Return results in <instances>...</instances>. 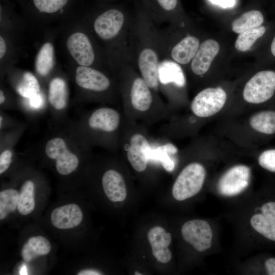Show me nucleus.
<instances>
[{
  "label": "nucleus",
  "instance_id": "1",
  "mask_svg": "<svg viewBox=\"0 0 275 275\" xmlns=\"http://www.w3.org/2000/svg\"><path fill=\"white\" fill-rule=\"evenodd\" d=\"M88 146L74 130L71 124H64L51 130L42 142L40 150L54 162L59 174L67 176L78 168L80 156Z\"/></svg>",
  "mask_w": 275,
  "mask_h": 275
},
{
  "label": "nucleus",
  "instance_id": "2",
  "mask_svg": "<svg viewBox=\"0 0 275 275\" xmlns=\"http://www.w3.org/2000/svg\"><path fill=\"white\" fill-rule=\"evenodd\" d=\"M120 122L121 116L117 110L109 107H101L71 124L76 134L88 146L94 136L115 132Z\"/></svg>",
  "mask_w": 275,
  "mask_h": 275
},
{
  "label": "nucleus",
  "instance_id": "3",
  "mask_svg": "<svg viewBox=\"0 0 275 275\" xmlns=\"http://www.w3.org/2000/svg\"><path fill=\"white\" fill-rule=\"evenodd\" d=\"M242 96L250 103L262 104L275 97V70L264 69L255 74L245 84Z\"/></svg>",
  "mask_w": 275,
  "mask_h": 275
},
{
  "label": "nucleus",
  "instance_id": "4",
  "mask_svg": "<svg viewBox=\"0 0 275 275\" xmlns=\"http://www.w3.org/2000/svg\"><path fill=\"white\" fill-rule=\"evenodd\" d=\"M206 172L204 166L192 162L180 172L172 187V195L178 201H183L197 194L202 188Z\"/></svg>",
  "mask_w": 275,
  "mask_h": 275
},
{
  "label": "nucleus",
  "instance_id": "5",
  "mask_svg": "<svg viewBox=\"0 0 275 275\" xmlns=\"http://www.w3.org/2000/svg\"><path fill=\"white\" fill-rule=\"evenodd\" d=\"M227 98L226 92L220 87L206 88L194 97L190 109L197 117H209L222 109Z\"/></svg>",
  "mask_w": 275,
  "mask_h": 275
},
{
  "label": "nucleus",
  "instance_id": "6",
  "mask_svg": "<svg viewBox=\"0 0 275 275\" xmlns=\"http://www.w3.org/2000/svg\"><path fill=\"white\" fill-rule=\"evenodd\" d=\"M250 178L251 170L249 167L243 164L233 166L219 178L218 191L226 196L237 195L248 186Z\"/></svg>",
  "mask_w": 275,
  "mask_h": 275
},
{
  "label": "nucleus",
  "instance_id": "7",
  "mask_svg": "<svg viewBox=\"0 0 275 275\" xmlns=\"http://www.w3.org/2000/svg\"><path fill=\"white\" fill-rule=\"evenodd\" d=\"M181 234L184 240L199 252H204L211 245L212 231L209 223L202 219H193L183 224Z\"/></svg>",
  "mask_w": 275,
  "mask_h": 275
},
{
  "label": "nucleus",
  "instance_id": "8",
  "mask_svg": "<svg viewBox=\"0 0 275 275\" xmlns=\"http://www.w3.org/2000/svg\"><path fill=\"white\" fill-rule=\"evenodd\" d=\"M47 101L54 119L62 123L68 106V87L63 78L56 77L50 81Z\"/></svg>",
  "mask_w": 275,
  "mask_h": 275
},
{
  "label": "nucleus",
  "instance_id": "9",
  "mask_svg": "<svg viewBox=\"0 0 275 275\" xmlns=\"http://www.w3.org/2000/svg\"><path fill=\"white\" fill-rule=\"evenodd\" d=\"M124 19V14L121 10L108 8L96 17L94 23L95 31L101 39H111L119 33Z\"/></svg>",
  "mask_w": 275,
  "mask_h": 275
},
{
  "label": "nucleus",
  "instance_id": "10",
  "mask_svg": "<svg viewBox=\"0 0 275 275\" xmlns=\"http://www.w3.org/2000/svg\"><path fill=\"white\" fill-rule=\"evenodd\" d=\"M67 48L71 56L79 66H90L95 59V54L88 37L81 32L71 34L66 41Z\"/></svg>",
  "mask_w": 275,
  "mask_h": 275
},
{
  "label": "nucleus",
  "instance_id": "11",
  "mask_svg": "<svg viewBox=\"0 0 275 275\" xmlns=\"http://www.w3.org/2000/svg\"><path fill=\"white\" fill-rule=\"evenodd\" d=\"M75 81L81 89L96 92L107 90L111 85L109 79L105 75L89 66H79L76 68Z\"/></svg>",
  "mask_w": 275,
  "mask_h": 275
},
{
  "label": "nucleus",
  "instance_id": "12",
  "mask_svg": "<svg viewBox=\"0 0 275 275\" xmlns=\"http://www.w3.org/2000/svg\"><path fill=\"white\" fill-rule=\"evenodd\" d=\"M219 49V45L216 41L212 39L204 41L191 61V69L193 72L197 75L206 73L218 53Z\"/></svg>",
  "mask_w": 275,
  "mask_h": 275
},
{
  "label": "nucleus",
  "instance_id": "13",
  "mask_svg": "<svg viewBox=\"0 0 275 275\" xmlns=\"http://www.w3.org/2000/svg\"><path fill=\"white\" fill-rule=\"evenodd\" d=\"M147 236L153 256L162 263L169 262L172 258L168 248L172 241L171 233L161 227L155 226L149 231Z\"/></svg>",
  "mask_w": 275,
  "mask_h": 275
},
{
  "label": "nucleus",
  "instance_id": "14",
  "mask_svg": "<svg viewBox=\"0 0 275 275\" xmlns=\"http://www.w3.org/2000/svg\"><path fill=\"white\" fill-rule=\"evenodd\" d=\"M83 218L82 211L75 204H68L54 209L50 216L52 224L60 229H68L79 225Z\"/></svg>",
  "mask_w": 275,
  "mask_h": 275
},
{
  "label": "nucleus",
  "instance_id": "15",
  "mask_svg": "<svg viewBox=\"0 0 275 275\" xmlns=\"http://www.w3.org/2000/svg\"><path fill=\"white\" fill-rule=\"evenodd\" d=\"M150 146L147 139L142 134H134L130 139L127 156L132 167L138 172H143L147 168L148 159L146 151Z\"/></svg>",
  "mask_w": 275,
  "mask_h": 275
},
{
  "label": "nucleus",
  "instance_id": "16",
  "mask_svg": "<svg viewBox=\"0 0 275 275\" xmlns=\"http://www.w3.org/2000/svg\"><path fill=\"white\" fill-rule=\"evenodd\" d=\"M138 65L143 79L150 88L156 89L158 85V63L156 52L146 48L140 52Z\"/></svg>",
  "mask_w": 275,
  "mask_h": 275
},
{
  "label": "nucleus",
  "instance_id": "17",
  "mask_svg": "<svg viewBox=\"0 0 275 275\" xmlns=\"http://www.w3.org/2000/svg\"><path fill=\"white\" fill-rule=\"evenodd\" d=\"M103 189L107 198L113 202L124 201L127 196V189L123 177L118 171L110 169L102 177Z\"/></svg>",
  "mask_w": 275,
  "mask_h": 275
},
{
  "label": "nucleus",
  "instance_id": "18",
  "mask_svg": "<svg viewBox=\"0 0 275 275\" xmlns=\"http://www.w3.org/2000/svg\"><path fill=\"white\" fill-rule=\"evenodd\" d=\"M18 129H14L10 132L1 134L0 152V174L9 168L14 157V146L22 133Z\"/></svg>",
  "mask_w": 275,
  "mask_h": 275
},
{
  "label": "nucleus",
  "instance_id": "19",
  "mask_svg": "<svg viewBox=\"0 0 275 275\" xmlns=\"http://www.w3.org/2000/svg\"><path fill=\"white\" fill-rule=\"evenodd\" d=\"M200 45L199 40L197 37L186 36L173 47L171 57L178 64H187L192 61Z\"/></svg>",
  "mask_w": 275,
  "mask_h": 275
},
{
  "label": "nucleus",
  "instance_id": "20",
  "mask_svg": "<svg viewBox=\"0 0 275 275\" xmlns=\"http://www.w3.org/2000/svg\"><path fill=\"white\" fill-rule=\"evenodd\" d=\"M149 88L143 78L134 79L131 88L130 100L135 109L145 112L149 109L153 100Z\"/></svg>",
  "mask_w": 275,
  "mask_h": 275
},
{
  "label": "nucleus",
  "instance_id": "21",
  "mask_svg": "<svg viewBox=\"0 0 275 275\" xmlns=\"http://www.w3.org/2000/svg\"><path fill=\"white\" fill-rule=\"evenodd\" d=\"M249 124L259 133L267 136L274 135L275 109H265L254 114L249 119Z\"/></svg>",
  "mask_w": 275,
  "mask_h": 275
},
{
  "label": "nucleus",
  "instance_id": "22",
  "mask_svg": "<svg viewBox=\"0 0 275 275\" xmlns=\"http://www.w3.org/2000/svg\"><path fill=\"white\" fill-rule=\"evenodd\" d=\"M158 79L162 84L174 83L179 87L185 85V77L180 66L172 61L166 60L158 65Z\"/></svg>",
  "mask_w": 275,
  "mask_h": 275
},
{
  "label": "nucleus",
  "instance_id": "23",
  "mask_svg": "<svg viewBox=\"0 0 275 275\" xmlns=\"http://www.w3.org/2000/svg\"><path fill=\"white\" fill-rule=\"evenodd\" d=\"M177 151L174 145L167 143L154 148L150 146L146 151V155L148 160L158 161L167 171L172 172L175 168V162L170 155L176 154Z\"/></svg>",
  "mask_w": 275,
  "mask_h": 275
},
{
  "label": "nucleus",
  "instance_id": "24",
  "mask_svg": "<svg viewBox=\"0 0 275 275\" xmlns=\"http://www.w3.org/2000/svg\"><path fill=\"white\" fill-rule=\"evenodd\" d=\"M50 250L49 240L42 236H37L30 238L24 243L21 254L25 261L30 262L39 256L48 254Z\"/></svg>",
  "mask_w": 275,
  "mask_h": 275
},
{
  "label": "nucleus",
  "instance_id": "25",
  "mask_svg": "<svg viewBox=\"0 0 275 275\" xmlns=\"http://www.w3.org/2000/svg\"><path fill=\"white\" fill-rule=\"evenodd\" d=\"M265 19L262 13L259 10H251L242 14L234 19L231 24L233 32L240 34L246 30L263 25Z\"/></svg>",
  "mask_w": 275,
  "mask_h": 275
},
{
  "label": "nucleus",
  "instance_id": "26",
  "mask_svg": "<svg viewBox=\"0 0 275 275\" xmlns=\"http://www.w3.org/2000/svg\"><path fill=\"white\" fill-rule=\"evenodd\" d=\"M34 195L35 183L30 179L25 180L19 192L17 210L20 214L26 215L34 210L35 207Z\"/></svg>",
  "mask_w": 275,
  "mask_h": 275
},
{
  "label": "nucleus",
  "instance_id": "27",
  "mask_svg": "<svg viewBox=\"0 0 275 275\" xmlns=\"http://www.w3.org/2000/svg\"><path fill=\"white\" fill-rule=\"evenodd\" d=\"M267 32V26L263 24L240 33L235 41V48L241 52L250 50L258 39L266 35Z\"/></svg>",
  "mask_w": 275,
  "mask_h": 275
},
{
  "label": "nucleus",
  "instance_id": "28",
  "mask_svg": "<svg viewBox=\"0 0 275 275\" xmlns=\"http://www.w3.org/2000/svg\"><path fill=\"white\" fill-rule=\"evenodd\" d=\"M54 63V48L51 43L46 42L39 50L35 61V69L41 76H47Z\"/></svg>",
  "mask_w": 275,
  "mask_h": 275
},
{
  "label": "nucleus",
  "instance_id": "29",
  "mask_svg": "<svg viewBox=\"0 0 275 275\" xmlns=\"http://www.w3.org/2000/svg\"><path fill=\"white\" fill-rule=\"evenodd\" d=\"M16 90L18 95L25 99H29L41 92L37 78L29 72L23 73L16 86Z\"/></svg>",
  "mask_w": 275,
  "mask_h": 275
},
{
  "label": "nucleus",
  "instance_id": "30",
  "mask_svg": "<svg viewBox=\"0 0 275 275\" xmlns=\"http://www.w3.org/2000/svg\"><path fill=\"white\" fill-rule=\"evenodd\" d=\"M250 223L255 231L267 239L275 241V221L262 213H257L251 217Z\"/></svg>",
  "mask_w": 275,
  "mask_h": 275
},
{
  "label": "nucleus",
  "instance_id": "31",
  "mask_svg": "<svg viewBox=\"0 0 275 275\" xmlns=\"http://www.w3.org/2000/svg\"><path fill=\"white\" fill-rule=\"evenodd\" d=\"M19 193L15 189L7 188L0 192V219L17 208Z\"/></svg>",
  "mask_w": 275,
  "mask_h": 275
},
{
  "label": "nucleus",
  "instance_id": "32",
  "mask_svg": "<svg viewBox=\"0 0 275 275\" xmlns=\"http://www.w3.org/2000/svg\"><path fill=\"white\" fill-rule=\"evenodd\" d=\"M25 100L26 101L23 103V109L26 112L37 113L43 111L45 108V99L41 92Z\"/></svg>",
  "mask_w": 275,
  "mask_h": 275
},
{
  "label": "nucleus",
  "instance_id": "33",
  "mask_svg": "<svg viewBox=\"0 0 275 275\" xmlns=\"http://www.w3.org/2000/svg\"><path fill=\"white\" fill-rule=\"evenodd\" d=\"M258 162L262 168L275 173V148L263 151L258 156Z\"/></svg>",
  "mask_w": 275,
  "mask_h": 275
},
{
  "label": "nucleus",
  "instance_id": "34",
  "mask_svg": "<svg viewBox=\"0 0 275 275\" xmlns=\"http://www.w3.org/2000/svg\"><path fill=\"white\" fill-rule=\"evenodd\" d=\"M152 3L156 5L163 12H171L174 11L178 5V0H151Z\"/></svg>",
  "mask_w": 275,
  "mask_h": 275
},
{
  "label": "nucleus",
  "instance_id": "35",
  "mask_svg": "<svg viewBox=\"0 0 275 275\" xmlns=\"http://www.w3.org/2000/svg\"><path fill=\"white\" fill-rule=\"evenodd\" d=\"M262 213L266 217L275 221V202L264 203L261 207Z\"/></svg>",
  "mask_w": 275,
  "mask_h": 275
},
{
  "label": "nucleus",
  "instance_id": "36",
  "mask_svg": "<svg viewBox=\"0 0 275 275\" xmlns=\"http://www.w3.org/2000/svg\"><path fill=\"white\" fill-rule=\"evenodd\" d=\"M214 5L219 6L223 8H232L235 5V0H208Z\"/></svg>",
  "mask_w": 275,
  "mask_h": 275
},
{
  "label": "nucleus",
  "instance_id": "37",
  "mask_svg": "<svg viewBox=\"0 0 275 275\" xmlns=\"http://www.w3.org/2000/svg\"><path fill=\"white\" fill-rule=\"evenodd\" d=\"M266 272L269 275H275V258L267 259L264 263Z\"/></svg>",
  "mask_w": 275,
  "mask_h": 275
},
{
  "label": "nucleus",
  "instance_id": "38",
  "mask_svg": "<svg viewBox=\"0 0 275 275\" xmlns=\"http://www.w3.org/2000/svg\"><path fill=\"white\" fill-rule=\"evenodd\" d=\"M268 53L272 60H275V34L272 37L268 47Z\"/></svg>",
  "mask_w": 275,
  "mask_h": 275
},
{
  "label": "nucleus",
  "instance_id": "39",
  "mask_svg": "<svg viewBox=\"0 0 275 275\" xmlns=\"http://www.w3.org/2000/svg\"><path fill=\"white\" fill-rule=\"evenodd\" d=\"M78 275H100L102 274L101 272L94 269H87L80 270Z\"/></svg>",
  "mask_w": 275,
  "mask_h": 275
},
{
  "label": "nucleus",
  "instance_id": "40",
  "mask_svg": "<svg viewBox=\"0 0 275 275\" xmlns=\"http://www.w3.org/2000/svg\"><path fill=\"white\" fill-rule=\"evenodd\" d=\"M6 44L4 38L0 36V58L2 59L6 52Z\"/></svg>",
  "mask_w": 275,
  "mask_h": 275
},
{
  "label": "nucleus",
  "instance_id": "41",
  "mask_svg": "<svg viewBox=\"0 0 275 275\" xmlns=\"http://www.w3.org/2000/svg\"><path fill=\"white\" fill-rule=\"evenodd\" d=\"M134 274L135 275H136V274L137 275H142V274L141 273H140V272H138V271H135Z\"/></svg>",
  "mask_w": 275,
  "mask_h": 275
}]
</instances>
